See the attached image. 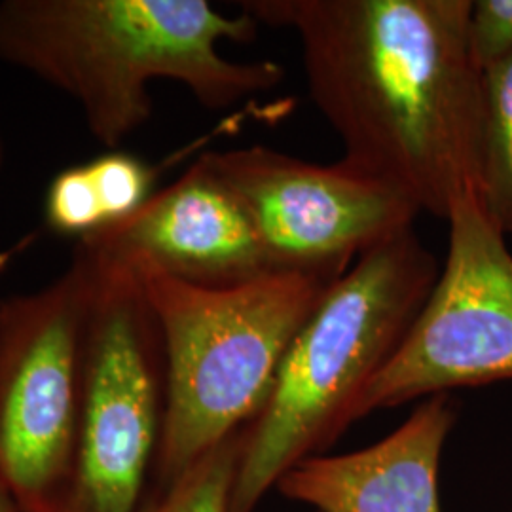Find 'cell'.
<instances>
[{
    "label": "cell",
    "instance_id": "cell-4",
    "mask_svg": "<svg viewBox=\"0 0 512 512\" xmlns=\"http://www.w3.org/2000/svg\"><path fill=\"white\" fill-rule=\"evenodd\" d=\"M346 272L272 270L228 287L135 272L164 344L158 488L255 420L296 334Z\"/></svg>",
    "mask_w": 512,
    "mask_h": 512
},
{
    "label": "cell",
    "instance_id": "cell-10",
    "mask_svg": "<svg viewBox=\"0 0 512 512\" xmlns=\"http://www.w3.org/2000/svg\"><path fill=\"white\" fill-rule=\"evenodd\" d=\"M456 421L450 395L429 397L385 439L304 459L275 490L313 512H442L440 458Z\"/></svg>",
    "mask_w": 512,
    "mask_h": 512
},
{
    "label": "cell",
    "instance_id": "cell-7",
    "mask_svg": "<svg viewBox=\"0 0 512 512\" xmlns=\"http://www.w3.org/2000/svg\"><path fill=\"white\" fill-rule=\"evenodd\" d=\"M446 262L357 416L512 380V255L476 192L454 203Z\"/></svg>",
    "mask_w": 512,
    "mask_h": 512
},
{
    "label": "cell",
    "instance_id": "cell-15",
    "mask_svg": "<svg viewBox=\"0 0 512 512\" xmlns=\"http://www.w3.org/2000/svg\"><path fill=\"white\" fill-rule=\"evenodd\" d=\"M0 512H19L18 503L2 478H0Z\"/></svg>",
    "mask_w": 512,
    "mask_h": 512
},
{
    "label": "cell",
    "instance_id": "cell-14",
    "mask_svg": "<svg viewBox=\"0 0 512 512\" xmlns=\"http://www.w3.org/2000/svg\"><path fill=\"white\" fill-rule=\"evenodd\" d=\"M469 48L484 73L512 55V0H475L469 16Z\"/></svg>",
    "mask_w": 512,
    "mask_h": 512
},
{
    "label": "cell",
    "instance_id": "cell-13",
    "mask_svg": "<svg viewBox=\"0 0 512 512\" xmlns=\"http://www.w3.org/2000/svg\"><path fill=\"white\" fill-rule=\"evenodd\" d=\"M239 433L211 448L173 482L158 488L139 512H228L238 467Z\"/></svg>",
    "mask_w": 512,
    "mask_h": 512
},
{
    "label": "cell",
    "instance_id": "cell-1",
    "mask_svg": "<svg viewBox=\"0 0 512 512\" xmlns=\"http://www.w3.org/2000/svg\"><path fill=\"white\" fill-rule=\"evenodd\" d=\"M471 0H245L258 25L291 29L311 101L348 164L446 220L482 190V71Z\"/></svg>",
    "mask_w": 512,
    "mask_h": 512
},
{
    "label": "cell",
    "instance_id": "cell-6",
    "mask_svg": "<svg viewBox=\"0 0 512 512\" xmlns=\"http://www.w3.org/2000/svg\"><path fill=\"white\" fill-rule=\"evenodd\" d=\"M97 264L73 475L57 512H139L164 429L162 332L137 274Z\"/></svg>",
    "mask_w": 512,
    "mask_h": 512
},
{
    "label": "cell",
    "instance_id": "cell-2",
    "mask_svg": "<svg viewBox=\"0 0 512 512\" xmlns=\"http://www.w3.org/2000/svg\"><path fill=\"white\" fill-rule=\"evenodd\" d=\"M256 33L245 12L205 0H0V61L69 95L109 150L150 120L152 80H175L213 110L275 90L283 65L220 52Z\"/></svg>",
    "mask_w": 512,
    "mask_h": 512
},
{
    "label": "cell",
    "instance_id": "cell-11",
    "mask_svg": "<svg viewBox=\"0 0 512 512\" xmlns=\"http://www.w3.org/2000/svg\"><path fill=\"white\" fill-rule=\"evenodd\" d=\"M156 179L145 158L107 150L55 175L44 196V224L78 243L137 213L156 194Z\"/></svg>",
    "mask_w": 512,
    "mask_h": 512
},
{
    "label": "cell",
    "instance_id": "cell-5",
    "mask_svg": "<svg viewBox=\"0 0 512 512\" xmlns=\"http://www.w3.org/2000/svg\"><path fill=\"white\" fill-rule=\"evenodd\" d=\"M99 275L74 247L52 283L0 298V478L19 512H57L67 494Z\"/></svg>",
    "mask_w": 512,
    "mask_h": 512
},
{
    "label": "cell",
    "instance_id": "cell-3",
    "mask_svg": "<svg viewBox=\"0 0 512 512\" xmlns=\"http://www.w3.org/2000/svg\"><path fill=\"white\" fill-rule=\"evenodd\" d=\"M414 228L359 256L296 334L274 391L239 433L228 512H255L304 459L327 454L359 420L366 387L399 349L437 277Z\"/></svg>",
    "mask_w": 512,
    "mask_h": 512
},
{
    "label": "cell",
    "instance_id": "cell-12",
    "mask_svg": "<svg viewBox=\"0 0 512 512\" xmlns=\"http://www.w3.org/2000/svg\"><path fill=\"white\" fill-rule=\"evenodd\" d=\"M482 190L497 228L512 236V55L482 73Z\"/></svg>",
    "mask_w": 512,
    "mask_h": 512
},
{
    "label": "cell",
    "instance_id": "cell-9",
    "mask_svg": "<svg viewBox=\"0 0 512 512\" xmlns=\"http://www.w3.org/2000/svg\"><path fill=\"white\" fill-rule=\"evenodd\" d=\"M76 247L107 266L200 287L238 285L274 270L245 209L205 156L129 219Z\"/></svg>",
    "mask_w": 512,
    "mask_h": 512
},
{
    "label": "cell",
    "instance_id": "cell-8",
    "mask_svg": "<svg viewBox=\"0 0 512 512\" xmlns=\"http://www.w3.org/2000/svg\"><path fill=\"white\" fill-rule=\"evenodd\" d=\"M274 270H342L414 228L420 207L395 184L340 160L313 164L264 145L207 152Z\"/></svg>",
    "mask_w": 512,
    "mask_h": 512
},
{
    "label": "cell",
    "instance_id": "cell-16",
    "mask_svg": "<svg viewBox=\"0 0 512 512\" xmlns=\"http://www.w3.org/2000/svg\"><path fill=\"white\" fill-rule=\"evenodd\" d=\"M4 160H6V145H4V133H2V122H0V173L4 169Z\"/></svg>",
    "mask_w": 512,
    "mask_h": 512
}]
</instances>
